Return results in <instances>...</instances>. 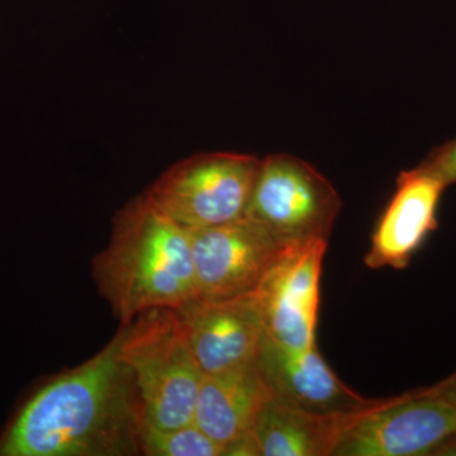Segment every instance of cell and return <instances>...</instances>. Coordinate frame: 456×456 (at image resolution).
Masks as SVG:
<instances>
[{
  "label": "cell",
  "instance_id": "1",
  "mask_svg": "<svg viewBox=\"0 0 456 456\" xmlns=\"http://www.w3.org/2000/svg\"><path fill=\"white\" fill-rule=\"evenodd\" d=\"M119 342L121 331L88 362L35 389L0 434V456L142 452V403Z\"/></svg>",
  "mask_w": 456,
  "mask_h": 456
},
{
  "label": "cell",
  "instance_id": "2",
  "mask_svg": "<svg viewBox=\"0 0 456 456\" xmlns=\"http://www.w3.org/2000/svg\"><path fill=\"white\" fill-rule=\"evenodd\" d=\"M92 272L121 325L198 298L191 232L156 211L143 194L116 213L110 242L93 259Z\"/></svg>",
  "mask_w": 456,
  "mask_h": 456
},
{
  "label": "cell",
  "instance_id": "3",
  "mask_svg": "<svg viewBox=\"0 0 456 456\" xmlns=\"http://www.w3.org/2000/svg\"><path fill=\"white\" fill-rule=\"evenodd\" d=\"M119 331V358L136 382L143 428L170 430L193 424L203 373L179 310L147 311Z\"/></svg>",
  "mask_w": 456,
  "mask_h": 456
},
{
  "label": "cell",
  "instance_id": "4",
  "mask_svg": "<svg viewBox=\"0 0 456 456\" xmlns=\"http://www.w3.org/2000/svg\"><path fill=\"white\" fill-rule=\"evenodd\" d=\"M256 156L208 152L189 156L164 171L143 197L189 232L244 217L259 175Z\"/></svg>",
  "mask_w": 456,
  "mask_h": 456
},
{
  "label": "cell",
  "instance_id": "5",
  "mask_svg": "<svg viewBox=\"0 0 456 456\" xmlns=\"http://www.w3.org/2000/svg\"><path fill=\"white\" fill-rule=\"evenodd\" d=\"M341 200L334 185L296 156L270 155L259 175L246 215L281 245L329 240Z\"/></svg>",
  "mask_w": 456,
  "mask_h": 456
},
{
  "label": "cell",
  "instance_id": "6",
  "mask_svg": "<svg viewBox=\"0 0 456 456\" xmlns=\"http://www.w3.org/2000/svg\"><path fill=\"white\" fill-rule=\"evenodd\" d=\"M455 435L456 404L424 389L351 413L332 455H432Z\"/></svg>",
  "mask_w": 456,
  "mask_h": 456
},
{
  "label": "cell",
  "instance_id": "7",
  "mask_svg": "<svg viewBox=\"0 0 456 456\" xmlns=\"http://www.w3.org/2000/svg\"><path fill=\"white\" fill-rule=\"evenodd\" d=\"M198 298L254 293L287 246L248 216L191 232Z\"/></svg>",
  "mask_w": 456,
  "mask_h": 456
},
{
  "label": "cell",
  "instance_id": "8",
  "mask_svg": "<svg viewBox=\"0 0 456 456\" xmlns=\"http://www.w3.org/2000/svg\"><path fill=\"white\" fill-rule=\"evenodd\" d=\"M326 248V240L287 246L255 290L265 335L285 349L303 351L316 346Z\"/></svg>",
  "mask_w": 456,
  "mask_h": 456
},
{
  "label": "cell",
  "instance_id": "9",
  "mask_svg": "<svg viewBox=\"0 0 456 456\" xmlns=\"http://www.w3.org/2000/svg\"><path fill=\"white\" fill-rule=\"evenodd\" d=\"M179 312L203 375L226 373L257 362L265 330L255 292L224 299L196 298Z\"/></svg>",
  "mask_w": 456,
  "mask_h": 456
},
{
  "label": "cell",
  "instance_id": "10",
  "mask_svg": "<svg viewBox=\"0 0 456 456\" xmlns=\"http://www.w3.org/2000/svg\"><path fill=\"white\" fill-rule=\"evenodd\" d=\"M264 380L273 397L320 415H349L378 401L362 397L332 371L317 347L285 349L264 335L257 356Z\"/></svg>",
  "mask_w": 456,
  "mask_h": 456
},
{
  "label": "cell",
  "instance_id": "11",
  "mask_svg": "<svg viewBox=\"0 0 456 456\" xmlns=\"http://www.w3.org/2000/svg\"><path fill=\"white\" fill-rule=\"evenodd\" d=\"M445 188V183L419 165L402 171L395 193L375 226L365 265L407 268L416 251L439 227L437 211Z\"/></svg>",
  "mask_w": 456,
  "mask_h": 456
},
{
  "label": "cell",
  "instance_id": "12",
  "mask_svg": "<svg viewBox=\"0 0 456 456\" xmlns=\"http://www.w3.org/2000/svg\"><path fill=\"white\" fill-rule=\"evenodd\" d=\"M272 397L257 362L226 373L203 375L193 424L224 448L253 428Z\"/></svg>",
  "mask_w": 456,
  "mask_h": 456
},
{
  "label": "cell",
  "instance_id": "13",
  "mask_svg": "<svg viewBox=\"0 0 456 456\" xmlns=\"http://www.w3.org/2000/svg\"><path fill=\"white\" fill-rule=\"evenodd\" d=\"M349 415H320L272 395L250 432L259 456H329Z\"/></svg>",
  "mask_w": 456,
  "mask_h": 456
},
{
  "label": "cell",
  "instance_id": "14",
  "mask_svg": "<svg viewBox=\"0 0 456 456\" xmlns=\"http://www.w3.org/2000/svg\"><path fill=\"white\" fill-rule=\"evenodd\" d=\"M141 452L149 456H220L224 448L194 424L170 430L141 428Z\"/></svg>",
  "mask_w": 456,
  "mask_h": 456
},
{
  "label": "cell",
  "instance_id": "15",
  "mask_svg": "<svg viewBox=\"0 0 456 456\" xmlns=\"http://www.w3.org/2000/svg\"><path fill=\"white\" fill-rule=\"evenodd\" d=\"M419 167L445 183L446 187L456 183V139L435 147Z\"/></svg>",
  "mask_w": 456,
  "mask_h": 456
},
{
  "label": "cell",
  "instance_id": "16",
  "mask_svg": "<svg viewBox=\"0 0 456 456\" xmlns=\"http://www.w3.org/2000/svg\"><path fill=\"white\" fill-rule=\"evenodd\" d=\"M428 389L434 395H440V397L448 399V401L456 404V371L446 379L441 380V382Z\"/></svg>",
  "mask_w": 456,
  "mask_h": 456
}]
</instances>
